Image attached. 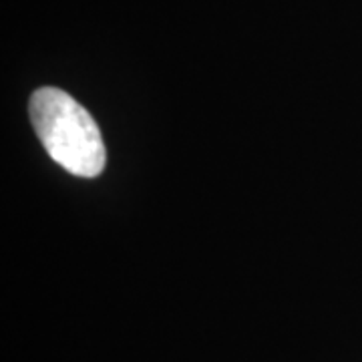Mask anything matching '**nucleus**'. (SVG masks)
<instances>
[{
  "label": "nucleus",
  "instance_id": "f257e3e1",
  "mask_svg": "<svg viewBox=\"0 0 362 362\" xmlns=\"http://www.w3.org/2000/svg\"><path fill=\"white\" fill-rule=\"evenodd\" d=\"M28 115L42 147L61 168L78 177H97L103 171L107 153L101 131L69 93L37 89L28 101Z\"/></svg>",
  "mask_w": 362,
  "mask_h": 362
}]
</instances>
